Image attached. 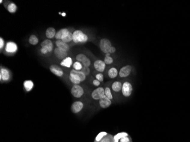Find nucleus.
Here are the masks:
<instances>
[{
    "label": "nucleus",
    "mask_w": 190,
    "mask_h": 142,
    "mask_svg": "<svg viewBox=\"0 0 190 142\" xmlns=\"http://www.w3.org/2000/svg\"><path fill=\"white\" fill-rule=\"evenodd\" d=\"M73 41L76 43H86L88 38L86 34H84L80 30H76L73 33Z\"/></svg>",
    "instance_id": "f257e3e1"
},
{
    "label": "nucleus",
    "mask_w": 190,
    "mask_h": 142,
    "mask_svg": "<svg viewBox=\"0 0 190 142\" xmlns=\"http://www.w3.org/2000/svg\"><path fill=\"white\" fill-rule=\"evenodd\" d=\"M71 93L74 97L79 99L83 96L84 91L83 88L79 85H74L71 88Z\"/></svg>",
    "instance_id": "f03ea898"
},
{
    "label": "nucleus",
    "mask_w": 190,
    "mask_h": 142,
    "mask_svg": "<svg viewBox=\"0 0 190 142\" xmlns=\"http://www.w3.org/2000/svg\"><path fill=\"white\" fill-rule=\"evenodd\" d=\"M122 94L125 97L131 96L133 92V87L131 83L128 81L124 82L122 87Z\"/></svg>",
    "instance_id": "7ed1b4c3"
},
{
    "label": "nucleus",
    "mask_w": 190,
    "mask_h": 142,
    "mask_svg": "<svg viewBox=\"0 0 190 142\" xmlns=\"http://www.w3.org/2000/svg\"><path fill=\"white\" fill-rule=\"evenodd\" d=\"M99 46L101 50L104 53L107 54L109 53V51L112 47V44L109 40L107 39H102L99 44Z\"/></svg>",
    "instance_id": "20e7f679"
},
{
    "label": "nucleus",
    "mask_w": 190,
    "mask_h": 142,
    "mask_svg": "<svg viewBox=\"0 0 190 142\" xmlns=\"http://www.w3.org/2000/svg\"><path fill=\"white\" fill-rule=\"evenodd\" d=\"M92 98L95 100H100L105 96V90L103 87L95 89L91 94Z\"/></svg>",
    "instance_id": "39448f33"
},
{
    "label": "nucleus",
    "mask_w": 190,
    "mask_h": 142,
    "mask_svg": "<svg viewBox=\"0 0 190 142\" xmlns=\"http://www.w3.org/2000/svg\"><path fill=\"white\" fill-rule=\"evenodd\" d=\"M76 59L77 61L82 63L84 67H89L91 65V61L87 58V56L83 54H80L77 55Z\"/></svg>",
    "instance_id": "423d86ee"
},
{
    "label": "nucleus",
    "mask_w": 190,
    "mask_h": 142,
    "mask_svg": "<svg viewBox=\"0 0 190 142\" xmlns=\"http://www.w3.org/2000/svg\"><path fill=\"white\" fill-rule=\"evenodd\" d=\"M84 107V104L81 101H76L72 104L71 110L72 112L74 114H77L82 111Z\"/></svg>",
    "instance_id": "0eeeda50"
},
{
    "label": "nucleus",
    "mask_w": 190,
    "mask_h": 142,
    "mask_svg": "<svg viewBox=\"0 0 190 142\" xmlns=\"http://www.w3.org/2000/svg\"><path fill=\"white\" fill-rule=\"evenodd\" d=\"M50 70L51 72L54 73L55 75L58 77L62 76L64 75V72L59 66L57 65H51L50 67Z\"/></svg>",
    "instance_id": "6e6552de"
},
{
    "label": "nucleus",
    "mask_w": 190,
    "mask_h": 142,
    "mask_svg": "<svg viewBox=\"0 0 190 142\" xmlns=\"http://www.w3.org/2000/svg\"><path fill=\"white\" fill-rule=\"evenodd\" d=\"M54 54L58 59L60 60H63L67 57V52L58 47L54 49Z\"/></svg>",
    "instance_id": "1a4fd4ad"
},
{
    "label": "nucleus",
    "mask_w": 190,
    "mask_h": 142,
    "mask_svg": "<svg viewBox=\"0 0 190 142\" xmlns=\"http://www.w3.org/2000/svg\"><path fill=\"white\" fill-rule=\"evenodd\" d=\"M131 71V67L129 65L125 66L121 68L119 72V76L121 77H126L128 76Z\"/></svg>",
    "instance_id": "9d476101"
},
{
    "label": "nucleus",
    "mask_w": 190,
    "mask_h": 142,
    "mask_svg": "<svg viewBox=\"0 0 190 142\" xmlns=\"http://www.w3.org/2000/svg\"><path fill=\"white\" fill-rule=\"evenodd\" d=\"M111 104H112V101L110 99L107 98L105 96L103 98L99 100L100 106L103 109L108 108L111 105Z\"/></svg>",
    "instance_id": "9b49d317"
},
{
    "label": "nucleus",
    "mask_w": 190,
    "mask_h": 142,
    "mask_svg": "<svg viewBox=\"0 0 190 142\" xmlns=\"http://www.w3.org/2000/svg\"><path fill=\"white\" fill-rule=\"evenodd\" d=\"M106 64L104 61L101 60H96L94 63V67L96 71L103 72L105 70Z\"/></svg>",
    "instance_id": "f8f14e48"
},
{
    "label": "nucleus",
    "mask_w": 190,
    "mask_h": 142,
    "mask_svg": "<svg viewBox=\"0 0 190 142\" xmlns=\"http://www.w3.org/2000/svg\"><path fill=\"white\" fill-rule=\"evenodd\" d=\"M77 78L81 82L84 81L86 78V76L81 71H76L75 70H72L70 72V74Z\"/></svg>",
    "instance_id": "ddd939ff"
},
{
    "label": "nucleus",
    "mask_w": 190,
    "mask_h": 142,
    "mask_svg": "<svg viewBox=\"0 0 190 142\" xmlns=\"http://www.w3.org/2000/svg\"><path fill=\"white\" fill-rule=\"evenodd\" d=\"M18 49V47L14 42H8L6 46V51L8 53H14L16 52Z\"/></svg>",
    "instance_id": "4468645a"
},
{
    "label": "nucleus",
    "mask_w": 190,
    "mask_h": 142,
    "mask_svg": "<svg viewBox=\"0 0 190 142\" xmlns=\"http://www.w3.org/2000/svg\"><path fill=\"white\" fill-rule=\"evenodd\" d=\"M70 33V31L67 28H62L59 30L55 35V38L57 40H62L64 38L66 35H67Z\"/></svg>",
    "instance_id": "2eb2a0df"
},
{
    "label": "nucleus",
    "mask_w": 190,
    "mask_h": 142,
    "mask_svg": "<svg viewBox=\"0 0 190 142\" xmlns=\"http://www.w3.org/2000/svg\"><path fill=\"white\" fill-rule=\"evenodd\" d=\"M10 78L9 72L5 68H1L0 71V79L4 81H7Z\"/></svg>",
    "instance_id": "dca6fc26"
},
{
    "label": "nucleus",
    "mask_w": 190,
    "mask_h": 142,
    "mask_svg": "<svg viewBox=\"0 0 190 142\" xmlns=\"http://www.w3.org/2000/svg\"><path fill=\"white\" fill-rule=\"evenodd\" d=\"M56 47L58 48H59L60 49H63L64 51H65L66 52H68L70 49V47L68 46V44L65 43V42L62 41V40H58L56 41L55 42Z\"/></svg>",
    "instance_id": "f3484780"
},
{
    "label": "nucleus",
    "mask_w": 190,
    "mask_h": 142,
    "mask_svg": "<svg viewBox=\"0 0 190 142\" xmlns=\"http://www.w3.org/2000/svg\"><path fill=\"white\" fill-rule=\"evenodd\" d=\"M41 46H42V47H46L47 49H48L49 52H51L53 49V44L49 39L44 40L41 43Z\"/></svg>",
    "instance_id": "a211bd4d"
},
{
    "label": "nucleus",
    "mask_w": 190,
    "mask_h": 142,
    "mask_svg": "<svg viewBox=\"0 0 190 142\" xmlns=\"http://www.w3.org/2000/svg\"><path fill=\"white\" fill-rule=\"evenodd\" d=\"M122 84L119 81H114L112 85V89L114 92H119L122 90Z\"/></svg>",
    "instance_id": "6ab92c4d"
},
{
    "label": "nucleus",
    "mask_w": 190,
    "mask_h": 142,
    "mask_svg": "<svg viewBox=\"0 0 190 142\" xmlns=\"http://www.w3.org/2000/svg\"><path fill=\"white\" fill-rule=\"evenodd\" d=\"M56 31L54 28H49L46 31V36L47 38L52 39L56 35Z\"/></svg>",
    "instance_id": "aec40b11"
},
{
    "label": "nucleus",
    "mask_w": 190,
    "mask_h": 142,
    "mask_svg": "<svg viewBox=\"0 0 190 142\" xmlns=\"http://www.w3.org/2000/svg\"><path fill=\"white\" fill-rule=\"evenodd\" d=\"M60 65L67 68H70L72 65V60L71 58L67 57L65 59L62 61V62L60 63Z\"/></svg>",
    "instance_id": "412c9836"
},
{
    "label": "nucleus",
    "mask_w": 190,
    "mask_h": 142,
    "mask_svg": "<svg viewBox=\"0 0 190 142\" xmlns=\"http://www.w3.org/2000/svg\"><path fill=\"white\" fill-rule=\"evenodd\" d=\"M23 87L26 92H30L34 87V83L32 80H26L23 82Z\"/></svg>",
    "instance_id": "4be33fe9"
},
{
    "label": "nucleus",
    "mask_w": 190,
    "mask_h": 142,
    "mask_svg": "<svg viewBox=\"0 0 190 142\" xmlns=\"http://www.w3.org/2000/svg\"><path fill=\"white\" fill-rule=\"evenodd\" d=\"M128 135H129V134H128L127 132H119V133H117V134H116L115 135L113 136L114 141L119 142L120 139H121V138H123V137L128 136Z\"/></svg>",
    "instance_id": "5701e85b"
},
{
    "label": "nucleus",
    "mask_w": 190,
    "mask_h": 142,
    "mask_svg": "<svg viewBox=\"0 0 190 142\" xmlns=\"http://www.w3.org/2000/svg\"><path fill=\"white\" fill-rule=\"evenodd\" d=\"M108 74V76L110 78H114L115 77L117 76L119 72H118V71L116 68H112L109 70Z\"/></svg>",
    "instance_id": "b1692460"
},
{
    "label": "nucleus",
    "mask_w": 190,
    "mask_h": 142,
    "mask_svg": "<svg viewBox=\"0 0 190 142\" xmlns=\"http://www.w3.org/2000/svg\"><path fill=\"white\" fill-rule=\"evenodd\" d=\"M108 133H107V132H105V131H102V132H99L97 135V136L95 138V139L94 140V142H100V141L103 139L104 137L108 135Z\"/></svg>",
    "instance_id": "393cba45"
},
{
    "label": "nucleus",
    "mask_w": 190,
    "mask_h": 142,
    "mask_svg": "<svg viewBox=\"0 0 190 142\" xmlns=\"http://www.w3.org/2000/svg\"><path fill=\"white\" fill-rule=\"evenodd\" d=\"M7 9L9 13H14L15 12H16L17 10V6L14 3L11 2L8 6Z\"/></svg>",
    "instance_id": "a878e982"
},
{
    "label": "nucleus",
    "mask_w": 190,
    "mask_h": 142,
    "mask_svg": "<svg viewBox=\"0 0 190 142\" xmlns=\"http://www.w3.org/2000/svg\"><path fill=\"white\" fill-rule=\"evenodd\" d=\"M38 39L35 35H32L30 37L29 39V43L32 45H37L38 43Z\"/></svg>",
    "instance_id": "bb28decb"
},
{
    "label": "nucleus",
    "mask_w": 190,
    "mask_h": 142,
    "mask_svg": "<svg viewBox=\"0 0 190 142\" xmlns=\"http://www.w3.org/2000/svg\"><path fill=\"white\" fill-rule=\"evenodd\" d=\"M113 136L110 134H108L103 139L100 141V142H113Z\"/></svg>",
    "instance_id": "cd10ccee"
},
{
    "label": "nucleus",
    "mask_w": 190,
    "mask_h": 142,
    "mask_svg": "<svg viewBox=\"0 0 190 142\" xmlns=\"http://www.w3.org/2000/svg\"><path fill=\"white\" fill-rule=\"evenodd\" d=\"M104 90H105V96L107 98L112 100L113 99V95H112L110 89L109 87H106L104 89Z\"/></svg>",
    "instance_id": "c85d7f7f"
},
{
    "label": "nucleus",
    "mask_w": 190,
    "mask_h": 142,
    "mask_svg": "<svg viewBox=\"0 0 190 142\" xmlns=\"http://www.w3.org/2000/svg\"><path fill=\"white\" fill-rule=\"evenodd\" d=\"M73 33L70 32V33L66 35L64 38L62 39V40L65 42V43H68L70 42L72 40H73Z\"/></svg>",
    "instance_id": "c756f323"
},
{
    "label": "nucleus",
    "mask_w": 190,
    "mask_h": 142,
    "mask_svg": "<svg viewBox=\"0 0 190 142\" xmlns=\"http://www.w3.org/2000/svg\"><path fill=\"white\" fill-rule=\"evenodd\" d=\"M69 78H70V80L71 81V82L74 84V85H79L81 82V81L77 78H76V77H75L73 75H70Z\"/></svg>",
    "instance_id": "7c9ffc66"
},
{
    "label": "nucleus",
    "mask_w": 190,
    "mask_h": 142,
    "mask_svg": "<svg viewBox=\"0 0 190 142\" xmlns=\"http://www.w3.org/2000/svg\"><path fill=\"white\" fill-rule=\"evenodd\" d=\"M83 65L81 64V63L79 62V61H76L74 64H73V67L74 68V70H75L76 71H81V70L83 68Z\"/></svg>",
    "instance_id": "2f4dec72"
},
{
    "label": "nucleus",
    "mask_w": 190,
    "mask_h": 142,
    "mask_svg": "<svg viewBox=\"0 0 190 142\" xmlns=\"http://www.w3.org/2000/svg\"><path fill=\"white\" fill-rule=\"evenodd\" d=\"M119 142H133L132 139L129 135L123 137L121 139H120Z\"/></svg>",
    "instance_id": "473e14b6"
},
{
    "label": "nucleus",
    "mask_w": 190,
    "mask_h": 142,
    "mask_svg": "<svg viewBox=\"0 0 190 142\" xmlns=\"http://www.w3.org/2000/svg\"><path fill=\"white\" fill-rule=\"evenodd\" d=\"M81 71L86 76H88L89 75V73H90V70H89V68L88 67H87L83 66L82 70H81Z\"/></svg>",
    "instance_id": "72a5a7b5"
},
{
    "label": "nucleus",
    "mask_w": 190,
    "mask_h": 142,
    "mask_svg": "<svg viewBox=\"0 0 190 142\" xmlns=\"http://www.w3.org/2000/svg\"><path fill=\"white\" fill-rule=\"evenodd\" d=\"M104 61L105 62V63L106 64H111L113 62V59L110 56H109V57L105 56Z\"/></svg>",
    "instance_id": "f704fd0d"
},
{
    "label": "nucleus",
    "mask_w": 190,
    "mask_h": 142,
    "mask_svg": "<svg viewBox=\"0 0 190 142\" xmlns=\"http://www.w3.org/2000/svg\"><path fill=\"white\" fill-rule=\"evenodd\" d=\"M96 78L100 82H103L104 80V76L102 73H98L96 75Z\"/></svg>",
    "instance_id": "c9c22d12"
},
{
    "label": "nucleus",
    "mask_w": 190,
    "mask_h": 142,
    "mask_svg": "<svg viewBox=\"0 0 190 142\" xmlns=\"http://www.w3.org/2000/svg\"><path fill=\"white\" fill-rule=\"evenodd\" d=\"M93 85L94 86H96V87H98L100 85V82L97 79L93 80Z\"/></svg>",
    "instance_id": "e433bc0d"
},
{
    "label": "nucleus",
    "mask_w": 190,
    "mask_h": 142,
    "mask_svg": "<svg viewBox=\"0 0 190 142\" xmlns=\"http://www.w3.org/2000/svg\"><path fill=\"white\" fill-rule=\"evenodd\" d=\"M41 53L42 54H44V55H45V54H46L49 51H48V49H47L46 47H42V49H41Z\"/></svg>",
    "instance_id": "4c0bfd02"
},
{
    "label": "nucleus",
    "mask_w": 190,
    "mask_h": 142,
    "mask_svg": "<svg viewBox=\"0 0 190 142\" xmlns=\"http://www.w3.org/2000/svg\"><path fill=\"white\" fill-rule=\"evenodd\" d=\"M4 40L2 38H0V48H1V49L4 47Z\"/></svg>",
    "instance_id": "58836bf2"
},
{
    "label": "nucleus",
    "mask_w": 190,
    "mask_h": 142,
    "mask_svg": "<svg viewBox=\"0 0 190 142\" xmlns=\"http://www.w3.org/2000/svg\"><path fill=\"white\" fill-rule=\"evenodd\" d=\"M116 48L114 47H113V46H112V47L110 48V49L109 50V54H113L115 52H116Z\"/></svg>",
    "instance_id": "ea45409f"
},
{
    "label": "nucleus",
    "mask_w": 190,
    "mask_h": 142,
    "mask_svg": "<svg viewBox=\"0 0 190 142\" xmlns=\"http://www.w3.org/2000/svg\"><path fill=\"white\" fill-rule=\"evenodd\" d=\"M110 56V54H109V53L106 54V55H105L106 57H109V56Z\"/></svg>",
    "instance_id": "a19ab883"
},
{
    "label": "nucleus",
    "mask_w": 190,
    "mask_h": 142,
    "mask_svg": "<svg viewBox=\"0 0 190 142\" xmlns=\"http://www.w3.org/2000/svg\"><path fill=\"white\" fill-rule=\"evenodd\" d=\"M62 16H65V13H62Z\"/></svg>",
    "instance_id": "79ce46f5"
},
{
    "label": "nucleus",
    "mask_w": 190,
    "mask_h": 142,
    "mask_svg": "<svg viewBox=\"0 0 190 142\" xmlns=\"http://www.w3.org/2000/svg\"><path fill=\"white\" fill-rule=\"evenodd\" d=\"M2 0H1V1H0V3H1H1H2Z\"/></svg>",
    "instance_id": "37998d69"
},
{
    "label": "nucleus",
    "mask_w": 190,
    "mask_h": 142,
    "mask_svg": "<svg viewBox=\"0 0 190 142\" xmlns=\"http://www.w3.org/2000/svg\"><path fill=\"white\" fill-rule=\"evenodd\" d=\"M115 142V141H114V142Z\"/></svg>",
    "instance_id": "c03bdc74"
}]
</instances>
